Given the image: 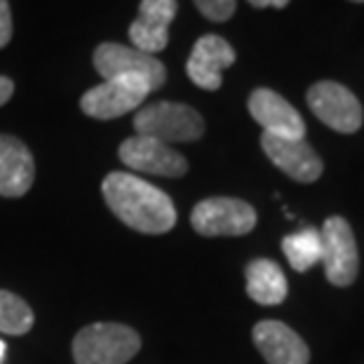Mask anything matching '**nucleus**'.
I'll use <instances>...</instances> for the list:
<instances>
[{
    "instance_id": "f257e3e1",
    "label": "nucleus",
    "mask_w": 364,
    "mask_h": 364,
    "mask_svg": "<svg viewBox=\"0 0 364 364\" xmlns=\"http://www.w3.org/2000/svg\"><path fill=\"white\" fill-rule=\"evenodd\" d=\"M102 193L108 209L139 233L162 235L174 228L176 209L172 198L141 176L111 172L102 183Z\"/></svg>"
},
{
    "instance_id": "f03ea898",
    "label": "nucleus",
    "mask_w": 364,
    "mask_h": 364,
    "mask_svg": "<svg viewBox=\"0 0 364 364\" xmlns=\"http://www.w3.org/2000/svg\"><path fill=\"white\" fill-rule=\"evenodd\" d=\"M141 348V336L118 322L82 327L73 338L75 364H127Z\"/></svg>"
},
{
    "instance_id": "7ed1b4c3",
    "label": "nucleus",
    "mask_w": 364,
    "mask_h": 364,
    "mask_svg": "<svg viewBox=\"0 0 364 364\" xmlns=\"http://www.w3.org/2000/svg\"><path fill=\"white\" fill-rule=\"evenodd\" d=\"M139 136H151L172 146L198 141L205 134V120L193 106L176 102H156L144 106L134 118Z\"/></svg>"
},
{
    "instance_id": "20e7f679",
    "label": "nucleus",
    "mask_w": 364,
    "mask_h": 364,
    "mask_svg": "<svg viewBox=\"0 0 364 364\" xmlns=\"http://www.w3.org/2000/svg\"><path fill=\"white\" fill-rule=\"evenodd\" d=\"M95 68L104 80L111 78H141L156 92L167 80V68L153 54L139 52L136 48L120 43H102L95 50Z\"/></svg>"
},
{
    "instance_id": "39448f33",
    "label": "nucleus",
    "mask_w": 364,
    "mask_h": 364,
    "mask_svg": "<svg viewBox=\"0 0 364 364\" xmlns=\"http://www.w3.org/2000/svg\"><path fill=\"white\" fill-rule=\"evenodd\" d=\"M191 226L205 237L247 235L257 226V209L240 198H207L193 207Z\"/></svg>"
},
{
    "instance_id": "423d86ee",
    "label": "nucleus",
    "mask_w": 364,
    "mask_h": 364,
    "mask_svg": "<svg viewBox=\"0 0 364 364\" xmlns=\"http://www.w3.org/2000/svg\"><path fill=\"white\" fill-rule=\"evenodd\" d=\"M308 108L320 122L341 134H353L364 122V111L360 99L346 85L334 80L315 82L306 95Z\"/></svg>"
},
{
    "instance_id": "0eeeda50",
    "label": "nucleus",
    "mask_w": 364,
    "mask_h": 364,
    "mask_svg": "<svg viewBox=\"0 0 364 364\" xmlns=\"http://www.w3.org/2000/svg\"><path fill=\"white\" fill-rule=\"evenodd\" d=\"M322 263L324 275L334 287H348L355 282L360 270V252L355 233L343 216H329L322 223Z\"/></svg>"
},
{
    "instance_id": "6e6552de",
    "label": "nucleus",
    "mask_w": 364,
    "mask_h": 364,
    "mask_svg": "<svg viewBox=\"0 0 364 364\" xmlns=\"http://www.w3.org/2000/svg\"><path fill=\"white\" fill-rule=\"evenodd\" d=\"M151 92L149 82L141 78H111L85 92L80 108L90 118L113 120L141 106Z\"/></svg>"
},
{
    "instance_id": "1a4fd4ad",
    "label": "nucleus",
    "mask_w": 364,
    "mask_h": 364,
    "mask_svg": "<svg viewBox=\"0 0 364 364\" xmlns=\"http://www.w3.org/2000/svg\"><path fill=\"white\" fill-rule=\"evenodd\" d=\"M118 156L122 165H127L132 172L144 174H158V176H183L188 172V160H186L179 151L172 146L158 141L151 136H129L120 144Z\"/></svg>"
},
{
    "instance_id": "9d476101",
    "label": "nucleus",
    "mask_w": 364,
    "mask_h": 364,
    "mask_svg": "<svg viewBox=\"0 0 364 364\" xmlns=\"http://www.w3.org/2000/svg\"><path fill=\"white\" fill-rule=\"evenodd\" d=\"M261 149L277 169L299 183H313L322 176V158L306 139H282L261 134Z\"/></svg>"
},
{
    "instance_id": "9b49d317",
    "label": "nucleus",
    "mask_w": 364,
    "mask_h": 364,
    "mask_svg": "<svg viewBox=\"0 0 364 364\" xmlns=\"http://www.w3.org/2000/svg\"><path fill=\"white\" fill-rule=\"evenodd\" d=\"M247 106H250L252 118L263 127V134H273L282 139L306 136V122L301 118V113L277 92L268 87L254 90Z\"/></svg>"
},
{
    "instance_id": "f8f14e48",
    "label": "nucleus",
    "mask_w": 364,
    "mask_h": 364,
    "mask_svg": "<svg viewBox=\"0 0 364 364\" xmlns=\"http://www.w3.org/2000/svg\"><path fill=\"white\" fill-rule=\"evenodd\" d=\"M235 64V50L226 38L207 33L193 45L186 61V73L200 90L216 92L221 87V73Z\"/></svg>"
},
{
    "instance_id": "ddd939ff",
    "label": "nucleus",
    "mask_w": 364,
    "mask_h": 364,
    "mask_svg": "<svg viewBox=\"0 0 364 364\" xmlns=\"http://www.w3.org/2000/svg\"><path fill=\"white\" fill-rule=\"evenodd\" d=\"M179 12L176 0H141L136 19L129 24L132 48L146 54H158L169 43V24Z\"/></svg>"
},
{
    "instance_id": "4468645a",
    "label": "nucleus",
    "mask_w": 364,
    "mask_h": 364,
    "mask_svg": "<svg viewBox=\"0 0 364 364\" xmlns=\"http://www.w3.org/2000/svg\"><path fill=\"white\" fill-rule=\"evenodd\" d=\"M254 346L268 364H308L311 350L306 341L280 320H261L252 331Z\"/></svg>"
},
{
    "instance_id": "2eb2a0df",
    "label": "nucleus",
    "mask_w": 364,
    "mask_h": 364,
    "mask_svg": "<svg viewBox=\"0 0 364 364\" xmlns=\"http://www.w3.org/2000/svg\"><path fill=\"white\" fill-rule=\"evenodd\" d=\"M36 179V162L28 146L17 136L0 134V196H26Z\"/></svg>"
},
{
    "instance_id": "dca6fc26",
    "label": "nucleus",
    "mask_w": 364,
    "mask_h": 364,
    "mask_svg": "<svg viewBox=\"0 0 364 364\" xmlns=\"http://www.w3.org/2000/svg\"><path fill=\"white\" fill-rule=\"evenodd\" d=\"M247 294L261 306H280L287 299L284 270L270 259H254L245 268Z\"/></svg>"
},
{
    "instance_id": "f3484780",
    "label": "nucleus",
    "mask_w": 364,
    "mask_h": 364,
    "mask_svg": "<svg viewBox=\"0 0 364 364\" xmlns=\"http://www.w3.org/2000/svg\"><path fill=\"white\" fill-rule=\"evenodd\" d=\"M282 252L296 273H306L322 261V237L317 228H301L282 240Z\"/></svg>"
},
{
    "instance_id": "a211bd4d",
    "label": "nucleus",
    "mask_w": 364,
    "mask_h": 364,
    "mask_svg": "<svg viewBox=\"0 0 364 364\" xmlns=\"http://www.w3.org/2000/svg\"><path fill=\"white\" fill-rule=\"evenodd\" d=\"M33 327V311L17 294L0 289V331L10 336H21Z\"/></svg>"
},
{
    "instance_id": "6ab92c4d",
    "label": "nucleus",
    "mask_w": 364,
    "mask_h": 364,
    "mask_svg": "<svg viewBox=\"0 0 364 364\" xmlns=\"http://www.w3.org/2000/svg\"><path fill=\"white\" fill-rule=\"evenodd\" d=\"M193 3L209 21H228L235 14L237 0H193Z\"/></svg>"
},
{
    "instance_id": "aec40b11",
    "label": "nucleus",
    "mask_w": 364,
    "mask_h": 364,
    "mask_svg": "<svg viewBox=\"0 0 364 364\" xmlns=\"http://www.w3.org/2000/svg\"><path fill=\"white\" fill-rule=\"evenodd\" d=\"M12 41V12L7 0H0V50Z\"/></svg>"
},
{
    "instance_id": "412c9836",
    "label": "nucleus",
    "mask_w": 364,
    "mask_h": 364,
    "mask_svg": "<svg viewBox=\"0 0 364 364\" xmlns=\"http://www.w3.org/2000/svg\"><path fill=\"white\" fill-rule=\"evenodd\" d=\"M14 95V82L5 75H0V106H5Z\"/></svg>"
},
{
    "instance_id": "4be33fe9",
    "label": "nucleus",
    "mask_w": 364,
    "mask_h": 364,
    "mask_svg": "<svg viewBox=\"0 0 364 364\" xmlns=\"http://www.w3.org/2000/svg\"><path fill=\"white\" fill-rule=\"evenodd\" d=\"M250 5H254V7H277V10H282V7L289 5V0H250Z\"/></svg>"
},
{
    "instance_id": "5701e85b",
    "label": "nucleus",
    "mask_w": 364,
    "mask_h": 364,
    "mask_svg": "<svg viewBox=\"0 0 364 364\" xmlns=\"http://www.w3.org/2000/svg\"><path fill=\"white\" fill-rule=\"evenodd\" d=\"M5 350H7V348H5V343H3V341H0V364H3V358H5Z\"/></svg>"
},
{
    "instance_id": "b1692460",
    "label": "nucleus",
    "mask_w": 364,
    "mask_h": 364,
    "mask_svg": "<svg viewBox=\"0 0 364 364\" xmlns=\"http://www.w3.org/2000/svg\"><path fill=\"white\" fill-rule=\"evenodd\" d=\"M350 3H364V0H350Z\"/></svg>"
}]
</instances>
